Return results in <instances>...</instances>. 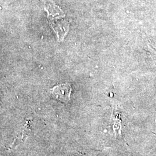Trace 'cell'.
<instances>
[{
	"label": "cell",
	"instance_id": "1",
	"mask_svg": "<svg viewBox=\"0 0 156 156\" xmlns=\"http://www.w3.org/2000/svg\"><path fill=\"white\" fill-rule=\"evenodd\" d=\"M71 91V87L68 83L56 86L50 90V92L55 98L64 103H68L70 100Z\"/></svg>",
	"mask_w": 156,
	"mask_h": 156
},
{
	"label": "cell",
	"instance_id": "2",
	"mask_svg": "<svg viewBox=\"0 0 156 156\" xmlns=\"http://www.w3.org/2000/svg\"><path fill=\"white\" fill-rule=\"evenodd\" d=\"M149 48H150L149 49H150V52H151L152 58L156 62V49L155 48H154L151 44H149Z\"/></svg>",
	"mask_w": 156,
	"mask_h": 156
}]
</instances>
